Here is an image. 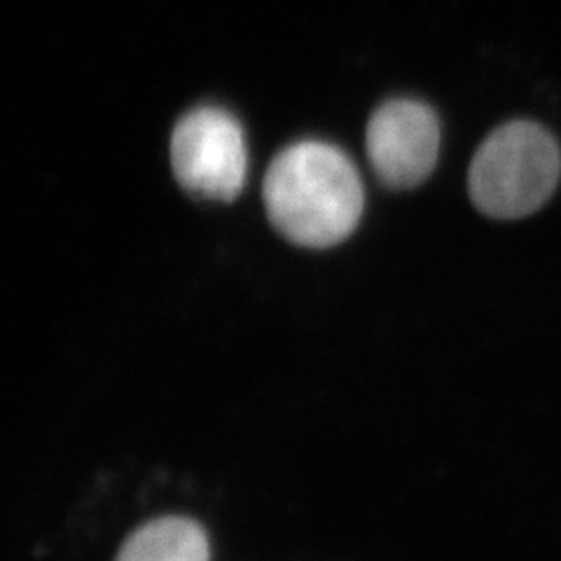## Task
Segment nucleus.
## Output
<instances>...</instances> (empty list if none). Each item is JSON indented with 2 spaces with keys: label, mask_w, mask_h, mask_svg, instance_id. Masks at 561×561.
<instances>
[{
  "label": "nucleus",
  "mask_w": 561,
  "mask_h": 561,
  "mask_svg": "<svg viewBox=\"0 0 561 561\" xmlns=\"http://www.w3.org/2000/svg\"><path fill=\"white\" fill-rule=\"evenodd\" d=\"M262 199L280 237L305 249H330L354 234L365 192L344 150L300 140L274 157Z\"/></svg>",
  "instance_id": "f257e3e1"
},
{
  "label": "nucleus",
  "mask_w": 561,
  "mask_h": 561,
  "mask_svg": "<svg viewBox=\"0 0 561 561\" xmlns=\"http://www.w3.org/2000/svg\"><path fill=\"white\" fill-rule=\"evenodd\" d=\"M561 179L557 138L531 119H513L491 131L472 157L470 199L484 216L517 220L554 195Z\"/></svg>",
  "instance_id": "f03ea898"
},
{
  "label": "nucleus",
  "mask_w": 561,
  "mask_h": 561,
  "mask_svg": "<svg viewBox=\"0 0 561 561\" xmlns=\"http://www.w3.org/2000/svg\"><path fill=\"white\" fill-rule=\"evenodd\" d=\"M171 167L190 195L210 202L237 199L249 171L239 119L216 105L183 115L171 136Z\"/></svg>",
  "instance_id": "7ed1b4c3"
},
{
  "label": "nucleus",
  "mask_w": 561,
  "mask_h": 561,
  "mask_svg": "<svg viewBox=\"0 0 561 561\" xmlns=\"http://www.w3.org/2000/svg\"><path fill=\"white\" fill-rule=\"evenodd\" d=\"M367 160L379 181L408 190L424 183L440 152V122L414 99H391L373 113L365 134Z\"/></svg>",
  "instance_id": "20e7f679"
},
{
  "label": "nucleus",
  "mask_w": 561,
  "mask_h": 561,
  "mask_svg": "<svg viewBox=\"0 0 561 561\" xmlns=\"http://www.w3.org/2000/svg\"><path fill=\"white\" fill-rule=\"evenodd\" d=\"M115 561H210V546L195 519L169 515L138 526Z\"/></svg>",
  "instance_id": "39448f33"
}]
</instances>
